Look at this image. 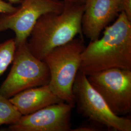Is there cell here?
<instances>
[{
	"label": "cell",
	"mask_w": 131,
	"mask_h": 131,
	"mask_svg": "<svg viewBox=\"0 0 131 131\" xmlns=\"http://www.w3.org/2000/svg\"><path fill=\"white\" fill-rule=\"evenodd\" d=\"M111 69L131 70V21L122 11L102 38L85 47L79 71L88 76Z\"/></svg>",
	"instance_id": "obj_1"
},
{
	"label": "cell",
	"mask_w": 131,
	"mask_h": 131,
	"mask_svg": "<svg viewBox=\"0 0 131 131\" xmlns=\"http://www.w3.org/2000/svg\"><path fill=\"white\" fill-rule=\"evenodd\" d=\"M84 8V3H65L61 12L42 15L27 40L28 48L33 55L42 60L54 48L70 42L78 35L82 37Z\"/></svg>",
	"instance_id": "obj_2"
},
{
	"label": "cell",
	"mask_w": 131,
	"mask_h": 131,
	"mask_svg": "<svg viewBox=\"0 0 131 131\" xmlns=\"http://www.w3.org/2000/svg\"><path fill=\"white\" fill-rule=\"evenodd\" d=\"M82 37L52 49L42 60L50 73L49 84L52 90L63 102L75 105L72 88L85 48Z\"/></svg>",
	"instance_id": "obj_3"
},
{
	"label": "cell",
	"mask_w": 131,
	"mask_h": 131,
	"mask_svg": "<svg viewBox=\"0 0 131 131\" xmlns=\"http://www.w3.org/2000/svg\"><path fill=\"white\" fill-rule=\"evenodd\" d=\"M9 73L0 87L7 99L26 89L49 84L50 73L46 64L30 52L27 41L16 46Z\"/></svg>",
	"instance_id": "obj_4"
},
{
	"label": "cell",
	"mask_w": 131,
	"mask_h": 131,
	"mask_svg": "<svg viewBox=\"0 0 131 131\" xmlns=\"http://www.w3.org/2000/svg\"><path fill=\"white\" fill-rule=\"evenodd\" d=\"M72 91L77 111L94 124L108 130L131 131V119L113 112L102 97L90 84L87 76L79 71L75 78Z\"/></svg>",
	"instance_id": "obj_5"
},
{
	"label": "cell",
	"mask_w": 131,
	"mask_h": 131,
	"mask_svg": "<svg viewBox=\"0 0 131 131\" xmlns=\"http://www.w3.org/2000/svg\"><path fill=\"white\" fill-rule=\"evenodd\" d=\"M90 84L115 115L131 113V70L111 69L87 76Z\"/></svg>",
	"instance_id": "obj_6"
},
{
	"label": "cell",
	"mask_w": 131,
	"mask_h": 131,
	"mask_svg": "<svg viewBox=\"0 0 131 131\" xmlns=\"http://www.w3.org/2000/svg\"><path fill=\"white\" fill-rule=\"evenodd\" d=\"M65 3L60 0H23L17 9L0 14V33L7 30L15 34L16 46L27 41L38 19L48 13H60Z\"/></svg>",
	"instance_id": "obj_7"
},
{
	"label": "cell",
	"mask_w": 131,
	"mask_h": 131,
	"mask_svg": "<svg viewBox=\"0 0 131 131\" xmlns=\"http://www.w3.org/2000/svg\"><path fill=\"white\" fill-rule=\"evenodd\" d=\"M74 104L62 102L22 116L9 125L11 131H69L71 130V111Z\"/></svg>",
	"instance_id": "obj_8"
},
{
	"label": "cell",
	"mask_w": 131,
	"mask_h": 131,
	"mask_svg": "<svg viewBox=\"0 0 131 131\" xmlns=\"http://www.w3.org/2000/svg\"><path fill=\"white\" fill-rule=\"evenodd\" d=\"M121 11L122 0H85L82 33L90 41L98 39L102 31Z\"/></svg>",
	"instance_id": "obj_9"
},
{
	"label": "cell",
	"mask_w": 131,
	"mask_h": 131,
	"mask_svg": "<svg viewBox=\"0 0 131 131\" xmlns=\"http://www.w3.org/2000/svg\"><path fill=\"white\" fill-rule=\"evenodd\" d=\"M9 100L22 116L63 102L54 93L49 84L26 89Z\"/></svg>",
	"instance_id": "obj_10"
},
{
	"label": "cell",
	"mask_w": 131,
	"mask_h": 131,
	"mask_svg": "<svg viewBox=\"0 0 131 131\" xmlns=\"http://www.w3.org/2000/svg\"><path fill=\"white\" fill-rule=\"evenodd\" d=\"M22 116L9 99L0 94V126L11 125L18 122Z\"/></svg>",
	"instance_id": "obj_11"
},
{
	"label": "cell",
	"mask_w": 131,
	"mask_h": 131,
	"mask_svg": "<svg viewBox=\"0 0 131 131\" xmlns=\"http://www.w3.org/2000/svg\"><path fill=\"white\" fill-rule=\"evenodd\" d=\"M16 50L14 39L0 43V76L12 63Z\"/></svg>",
	"instance_id": "obj_12"
},
{
	"label": "cell",
	"mask_w": 131,
	"mask_h": 131,
	"mask_svg": "<svg viewBox=\"0 0 131 131\" xmlns=\"http://www.w3.org/2000/svg\"><path fill=\"white\" fill-rule=\"evenodd\" d=\"M18 7L14 6L9 2L0 0V14L10 13L17 9Z\"/></svg>",
	"instance_id": "obj_13"
},
{
	"label": "cell",
	"mask_w": 131,
	"mask_h": 131,
	"mask_svg": "<svg viewBox=\"0 0 131 131\" xmlns=\"http://www.w3.org/2000/svg\"><path fill=\"white\" fill-rule=\"evenodd\" d=\"M122 9L131 21V0H122Z\"/></svg>",
	"instance_id": "obj_14"
},
{
	"label": "cell",
	"mask_w": 131,
	"mask_h": 131,
	"mask_svg": "<svg viewBox=\"0 0 131 131\" xmlns=\"http://www.w3.org/2000/svg\"><path fill=\"white\" fill-rule=\"evenodd\" d=\"M100 129L97 125H83L71 130V131H100Z\"/></svg>",
	"instance_id": "obj_15"
},
{
	"label": "cell",
	"mask_w": 131,
	"mask_h": 131,
	"mask_svg": "<svg viewBox=\"0 0 131 131\" xmlns=\"http://www.w3.org/2000/svg\"><path fill=\"white\" fill-rule=\"evenodd\" d=\"M64 3H84L85 0H60Z\"/></svg>",
	"instance_id": "obj_16"
},
{
	"label": "cell",
	"mask_w": 131,
	"mask_h": 131,
	"mask_svg": "<svg viewBox=\"0 0 131 131\" xmlns=\"http://www.w3.org/2000/svg\"><path fill=\"white\" fill-rule=\"evenodd\" d=\"M8 1V2L11 4H21V3L23 1V0H6Z\"/></svg>",
	"instance_id": "obj_17"
}]
</instances>
